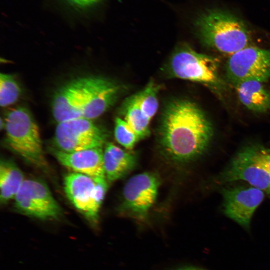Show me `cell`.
I'll return each instance as SVG.
<instances>
[{"label":"cell","instance_id":"obj_3","mask_svg":"<svg viewBox=\"0 0 270 270\" xmlns=\"http://www.w3.org/2000/svg\"><path fill=\"white\" fill-rule=\"evenodd\" d=\"M4 120L10 149L30 164L47 168L40 130L30 112L24 107L12 108L6 112Z\"/></svg>","mask_w":270,"mask_h":270},{"label":"cell","instance_id":"obj_21","mask_svg":"<svg viewBox=\"0 0 270 270\" xmlns=\"http://www.w3.org/2000/svg\"><path fill=\"white\" fill-rule=\"evenodd\" d=\"M114 136L116 141L126 150H132L140 141L138 136L124 120L118 118L116 120Z\"/></svg>","mask_w":270,"mask_h":270},{"label":"cell","instance_id":"obj_11","mask_svg":"<svg viewBox=\"0 0 270 270\" xmlns=\"http://www.w3.org/2000/svg\"><path fill=\"white\" fill-rule=\"evenodd\" d=\"M84 106L82 118L93 120L103 114L116 102L120 87L107 79L81 78Z\"/></svg>","mask_w":270,"mask_h":270},{"label":"cell","instance_id":"obj_16","mask_svg":"<svg viewBox=\"0 0 270 270\" xmlns=\"http://www.w3.org/2000/svg\"><path fill=\"white\" fill-rule=\"evenodd\" d=\"M236 86L238 99L247 109L258 113L270 110V90L264 82L248 80Z\"/></svg>","mask_w":270,"mask_h":270},{"label":"cell","instance_id":"obj_8","mask_svg":"<svg viewBox=\"0 0 270 270\" xmlns=\"http://www.w3.org/2000/svg\"><path fill=\"white\" fill-rule=\"evenodd\" d=\"M256 145L242 148L217 177L220 184L243 180L270 196V174L254 160Z\"/></svg>","mask_w":270,"mask_h":270},{"label":"cell","instance_id":"obj_4","mask_svg":"<svg viewBox=\"0 0 270 270\" xmlns=\"http://www.w3.org/2000/svg\"><path fill=\"white\" fill-rule=\"evenodd\" d=\"M219 61L216 58L184 47L172 56L168 70L173 77L220 88L222 82L219 74Z\"/></svg>","mask_w":270,"mask_h":270},{"label":"cell","instance_id":"obj_6","mask_svg":"<svg viewBox=\"0 0 270 270\" xmlns=\"http://www.w3.org/2000/svg\"><path fill=\"white\" fill-rule=\"evenodd\" d=\"M14 199L17 211L32 218L56 220L62 214L48 186L38 180H25Z\"/></svg>","mask_w":270,"mask_h":270},{"label":"cell","instance_id":"obj_2","mask_svg":"<svg viewBox=\"0 0 270 270\" xmlns=\"http://www.w3.org/2000/svg\"><path fill=\"white\" fill-rule=\"evenodd\" d=\"M196 27L204 44L224 55L230 56L252 44L251 34L245 23L224 10L204 12L198 18Z\"/></svg>","mask_w":270,"mask_h":270},{"label":"cell","instance_id":"obj_15","mask_svg":"<svg viewBox=\"0 0 270 270\" xmlns=\"http://www.w3.org/2000/svg\"><path fill=\"white\" fill-rule=\"evenodd\" d=\"M136 159L135 154L113 143L106 144L104 151V162L107 180L114 182L125 176L135 167Z\"/></svg>","mask_w":270,"mask_h":270},{"label":"cell","instance_id":"obj_12","mask_svg":"<svg viewBox=\"0 0 270 270\" xmlns=\"http://www.w3.org/2000/svg\"><path fill=\"white\" fill-rule=\"evenodd\" d=\"M64 188L74 207L90 222L96 225L102 204L97 198L94 180L82 174L71 173L64 178Z\"/></svg>","mask_w":270,"mask_h":270},{"label":"cell","instance_id":"obj_18","mask_svg":"<svg viewBox=\"0 0 270 270\" xmlns=\"http://www.w3.org/2000/svg\"><path fill=\"white\" fill-rule=\"evenodd\" d=\"M121 112L124 120L134 131L140 140L148 136L150 120L141 110L133 96L124 102Z\"/></svg>","mask_w":270,"mask_h":270},{"label":"cell","instance_id":"obj_14","mask_svg":"<svg viewBox=\"0 0 270 270\" xmlns=\"http://www.w3.org/2000/svg\"><path fill=\"white\" fill-rule=\"evenodd\" d=\"M83 106L82 82L78 78L56 92L52 104L54 118L58 124L82 118Z\"/></svg>","mask_w":270,"mask_h":270},{"label":"cell","instance_id":"obj_1","mask_svg":"<svg viewBox=\"0 0 270 270\" xmlns=\"http://www.w3.org/2000/svg\"><path fill=\"white\" fill-rule=\"evenodd\" d=\"M214 136L211 122L194 103L178 100L166 109L159 142L165 155L176 162H189L202 155Z\"/></svg>","mask_w":270,"mask_h":270},{"label":"cell","instance_id":"obj_10","mask_svg":"<svg viewBox=\"0 0 270 270\" xmlns=\"http://www.w3.org/2000/svg\"><path fill=\"white\" fill-rule=\"evenodd\" d=\"M221 194L224 214L248 228L255 211L264 198L265 192L253 186H238L224 188Z\"/></svg>","mask_w":270,"mask_h":270},{"label":"cell","instance_id":"obj_22","mask_svg":"<svg viewBox=\"0 0 270 270\" xmlns=\"http://www.w3.org/2000/svg\"><path fill=\"white\" fill-rule=\"evenodd\" d=\"M254 158L255 161L270 174V149L256 145Z\"/></svg>","mask_w":270,"mask_h":270},{"label":"cell","instance_id":"obj_19","mask_svg":"<svg viewBox=\"0 0 270 270\" xmlns=\"http://www.w3.org/2000/svg\"><path fill=\"white\" fill-rule=\"evenodd\" d=\"M158 86L156 84L150 82L142 90L133 96L138 106L150 120L158 110Z\"/></svg>","mask_w":270,"mask_h":270},{"label":"cell","instance_id":"obj_13","mask_svg":"<svg viewBox=\"0 0 270 270\" xmlns=\"http://www.w3.org/2000/svg\"><path fill=\"white\" fill-rule=\"evenodd\" d=\"M54 150L53 154L58 160L74 172L85 174L94 179L106 178L102 148L72 152Z\"/></svg>","mask_w":270,"mask_h":270},{"label":"cell","instance_id":"obj_23","mask_svg":"<svg viewBox=\"0 0 270 270\" xmlns=\"http://www.w3.org/2000/svg\"><path fill=\"white\" fill-rule=\"evenodd\" d=\"M72 5L78 8H88L95 5L101 0H66Z\"/></svg>","mask_w":270,"mask_h":270},{"label":"cell","instance_id":"obj_5","mask_svg":"<svg viewBox=\"0 0 270 270\" xmlns=\"http://www.w3.org/2000/svg\"><path fill=\"white\" fill-rule=\"evenodd\" d=\"M107 138L104 128L92 120L82 118L58 124L54 142L58 150L72 152L102 148Z\"/></svg>","mask_w":270,"mask_h":270},{"label":"cell","instance_id":"obj_20","mask_svg":"<svg viewBox=\"0 0 270 270\" xmlns=\"http://www.w3.org/2000/svg\"><path fill=\"white\" fill-rule=\"evenodd\" d=\"M21 94V88L12 75L0 74V104L6 108L15 104Z\"/></svg>","mask_w":270,"mask_h":270},{"label":"cell","instance_id":"obj_17","mask_svg":"<svg viewBox=\"0 0 270 270\" xmlns=\"http://www.w3.org/2000/svg\"><path fill=\"white\" fill-rule=\"evenodd\" d=\"M22 170L12 162L2 160L0 164V203L15 198L24 180Z\"/></svg>","mask_w":270,"mask_h":270},{"label":"cell","instance_id":"obj_24","mask_svg":"<svg viewBox=\"0 0 270 270\" xmlns=\"http://www.w3.org/2000/svg\"><path fill=\"white\" fill-rule=\"evenodd\" d=\"M179 270H200L197 268H187L180 269Z\"/></svg>","mask_w":270,"mask_h":270},{"label":"cell","instance_id":"obj_9","mask_svg":"<svg viewBox=\"0 0 270 270\" xmlns=\"http://www.w3.org/2000/svg\"><path fill=\"white\" fill-rule=\"evenodd\" d=\"M160 184L158 178L152 172L131 178L123 190V210L137 218H145L156 201Z\"/></svg>","mask_w":270,"mask_h":270},{"label":"cell","instance_id":"obj_7","mask_svg":"<svg viewBox=\"0 0 270 270\" xmlns=\"http://www.w3.org/2000/svg\"><path fill=\"white\" fill-rule=\"evenodd\" d=\"M226 72L234 85L248 80L266 82L270 78V49L251 46L238 51L230 56Z\"/></svg>","mask_w":270,"mask_h":270}]
</instances>
